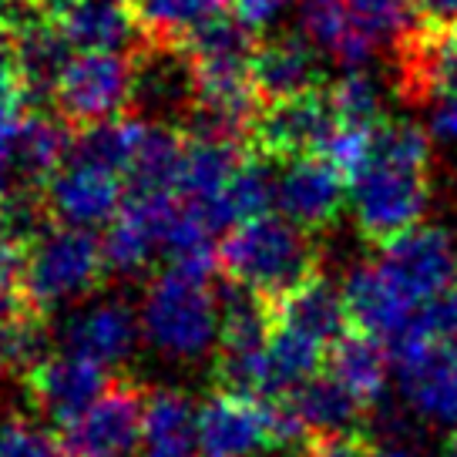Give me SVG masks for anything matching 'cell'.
I'll use <instances>...</instances> for the list:
<instances>
[{"instance_id": "obj_39", "label": "cell", "mask_w": 457, "mask_h": 457, "mask_svg": "<svg viewBox=\"0 0 457 457\" xmlns=\"http://www.w3.org/2000/svg\"><path fill=\"white\" fill-rule=\"evenodd\" d=\"M21 91V74H17V28L0 21V98Z\"/></svg>"}, {"instance_id": "obj_35", "label": "cell", "mask_w": 457, "mask_h": 457, "mask_svg": "<svg viewBox=\"0 0 457 457\" xmlns=\"http://www.w3.org/2000/svg\"><path fill=\"white\" fill-rule=\"evenodd\" d=\"M0 457H64L61 441L28 420H11L0 428Z\"/></svg>"}, {"instance_id": "obj_11", "label": "cell", "mask_w": 457, "mask_h": 457, "mask_svg": "<svg viewBox=\"0 0 457 457\" xmlns=\"http://www.w3.org/2000/svg\"><path fill=\"white\" fill-rule=\"evenodd\" d=\"M397 87L414 104L457 95V21L428 17L397 37Z\"/></svg>"}, {"instance_id": "obj_16", "label": "cell", "mask_w": 457, "mask_h": 457, "mask_svg": "<svg viewBox=\"0 0 457 457\" xmlns=\"http://www.w3.org/2000/svg\"><path fill=\"white\" fill-rule=\"evenodd\" d=\"M138 337H142L138 310H131L112 296L74 306L61 323V350H71V353L95 360L101 367L125 363Z\"/></svg>"}, {"instance_id": "obj_29", "label": "cell", "mask_w": 457, "mask_h": 457, "mask_svg": "<svg viewBox=\"0 0 457 457\" xmlns=\"http://www.w3.org/2000/svg\"><path fill=\"white\" fill-rule=\"evenodd\" d=\"M142 118H112L101 125H87L74 135L71 158H81V162H91L98 169H108L129 179L131 162H135L138 145H142Z\"/></svg>"}, {"instance_id": "obj_41", "label": "cell", "mask_w": 457, "mask_h": 457, "mask_svg": "<svg viewBox=\"0 0 457 457\" xmlns=\"http://www.w3.org/2000/svg\"><path fill=\"white\" fill-rule=\"evenodd\" d=\"M414 4L428 17H444V21H457V0H414Z\"/></svg>"}, {"instance_id": "obj_22", "label": "cell", "mask_w": 457, "mask_h": 457, "mask_svg": "<svg viewBox=\"0 0 457 457\" xmlns=\"http://www.w3.org/2000/svg\"><path fill=\"white\" fill-rule=\"evenodd\" d=\"M57 24L74 51H129L142 30L135 0H74Z\"/></svg>"}, {"instance_id": "obj_1", "label": "cell", "mask_w": 457, "mask_h": 457, "mask_svg": "<svg viewBox=\"0 0 457 457\" xmlns=\"http://www.w3.org/2000/svg\"><path fill=\"white\" fill-rule=\"evenodd\" d=\"M430 135L414 121L384 118L373 131L367 165L350 182V205L360 236L370 245H386L420 226L428 209Z\"/></svg>"}, {"instance_id": "obj_14", "label": "cell", "mask_w": 457, "mask_h": 457, "mask_svg": "<svg viewBox=\"0 0 457 457\" xmlns=\"http://www.w3.org/2000/svg\"><path fill=\"white\" fill-rule=\"evenodd\" d=\"M28 397L47 420L64 428L68 420L87 411L108 390V367L78 357L71 350H57L41 357L28 373Z\"/></svg>"}, {"instance_id": "obj_25", "label": "cell", "mask_w": 457, "mask_h": 457, "mask_svg": "<svg viewBox=\"0 0 457 457\" xmlns=\"http://www.w3.org/2000/svg\"><path fill=\"white\" fill-rule=\"evenodd\" d=\"M323 370L340 380L363 407H373L386 386L390 373V346L373 337H363L357 329H346L340 340L329 346Z\"/></svg>"}, {"instance_id": "obj_21", "label": "cell", "mask_w": 457, "mask_h": 457, "mask_svg": "<svg viewBox=\"0 0 457 457\" xmlns=\"http://www.w3.org/2000/svg\"><path fill=\"white\" fill-rule=\"evenodd\" d=\"M74 44L51 17H34L17 28V74L30 98H51L74 61Z\"/></svg>"}, {"instance_id": "obj_38", "label": "cell", "mask_w": 457, "mask_h": 457, "mask_svg": "<svg viewBox=\"0 0 457 457\" xmlns=\"http://www.w3.org/2000/svg\"><path fill=\"white\" fill-rule=\"evenodd\" d=\"M228 7L243 24H249L253 30H262L276 24L293 7V0H228Z\"/></svg>"}, {"instance_id": "obj_8", "label": "cell", "mask_w": 457, "mask_h": 457, "mask_svg": "<svg viewBox=\"0 0 457 457\" xmlns=\"http://www.w3.org/2000/svg\"><path fill=\"white\" fill-rule=\"evenodd\" d=\"M57 441L64 457H131L145 441V394L131 384L108 386L61 428Z\"/></svg>"}, {"instance_id": "obj_7", "label": "cell", "mask_w": 457, "mask_h": 457, "mask_svg": "<svg viewBox=\"0 0 457 457\" xmlns=\"http://www.w3.org/2000/svg\"><path fill=\"white\" fill-rule=\"evenodd\" d=\"M373 262L417 310L457 286V245L444 228H411L394 243L380 245Z\"/></svg>"}, {"instance_id": "obj_30", "label": "cell", "mask_w": 457, "mask_h": 457, "mask_svg": "<svg viewBox=\"0 0 457 457\" xmlns=\"http://www.w3.org/2000/svg\"><path fill=\"white\" fill-rule=\"evenodd\" d=\"M228 0H135L148 44H182L209 17L222 14Z\"/></svg>"}, {"instance_id": "obj_45", "label": "cell", "mask_w": 457, "mask_h": 457, "mask_svg": "<svg viewBox=\"0 0 457 457\" xmlns=\"http://www.w3.org/2000/svg\"><path fill=\"white\" fill-rule=\"evenodd\" d=\"M447 457H457V430H454V437L447 441Z\"/></svg>"}, {"instance_id": "obj_44", "label": "cell", "mask_w": 457, "mask_h": 457, "mask_svg": "<svg viewBox=\"0 0 457 457\" xmlns=\"http://www.w3.org/2000/svg\"><path fill=\"white\" fill-rule=\"evenodd\" d=\"M377 457H407V454H403V451H394V447H380Z\"/></svg>"}, {"instance_id": "obj_43", "label": "cell", "mask_w": 457, "mask_h": 457, "mask_svg": "<svg viewBox=\"0 0 457 457\" xmlns=\"http://www.w3.org/2000/svg\"><path fill=\"white\" fill-rule=\"evenodd\" d=\"M145 457H205L199 447H186V451H158V454H145Z\"/></svg>"}, {"instance_id": "obj_32", "label": "cell", "mask_w": 457, "mask_h": 457, "mask_svg": "<svg viewBox=\"0 0 457 457\" xmlns=\"http://www.w3.org/2000/svg\"><path fill=\"white\" fill-rule=\"evenodd\" d=\"M37 327L24 303H0V373H28L37 353Z\"/></svg>"}, {"instance_id": "obj_33", "label": "cell", "mask_w": 457, "mask_h": 457, "mask_svg": "<svg viewBox=\"0 0 457 457\" xmlns=\"http://www.w3.org/2000/svg\"><path fill=\"white\" fill-rule=\"evenodd\" d=\"M346 7L377 44L386 37H403L414 28V0H346Z\"/></svg>"}, {"instance_id": "obj_19", "label": "cell", "mask_w": 457, "mask_h": 457, "mask_svg": "<svg viewBox=\"0 0 457 457\" xmlns=\"http://www.w3.org/2000/svg\"><path fill=\"white\" fill-rule=\"evenodd\" d=\"M272 329L329 353V346L350 329L346 306H343V289H337L323 276L303 283L289 296L272 303Z\"/></svg>"}, {"instance_id": "obj_17", "label": "cell", "mask_w": 457, "mask_h": 457, "mask_svg": "<svg viewBox=\"0 0 457 457\" xmlns=\"http://www.w3.org/2000/svg\"><path fill=\"white\" fill-rule=\"evenodd\" d=\"M403 394L430 420H457V343L403 340L394 350Z\"/></svg>"}, {"instance_id": "obj_26", "label": "cell", "mask_w": 457, "mask_h": 457, "mask_svg": "<svg viewBox=\"0 0 457 457\" xmlns=\"http://www.w3.org/2000/svg\"><path fill=\"white\" fill-rule=\"evenodd\" d=\"M300 21L306 37L346 68L367 64L377 51V41L353 21L346 0H303Z\"/></svg>"}, {"instance_id": "obj_2", "label": "cell", "mask_w": 457, "mask_h": 457, "mask_svg": "<svg viewBox=\"0 0 457 457\" xmlns=\"http://www.w3.org/2000/svg\"><path fill=\"white\" fill-rule=\"evenodd\" d=\"M142 340L169 363H199L222 337V289L212 270L169 262L155 272L138 303Z\"/></svg>"}, {"instance_id": "obj_34", "label": "cell", "mask_w": 457, "mask_h": 457, "mask_svg": "<svg viewBox=\"0 0 457 457\" xmlns=\"http://www.w3.org/2000/svg\"><path fill=\"white\" fill-rule=\"evenodd\" d=\"M24 114L28 112L17 104V95L0 98V205L21 192L17 165H14V142H17V129H21Z\"/></svg>"}, {"instance_id": "obj_31", "label": "cell", "mask_w": 457, "mask_h": 457, "mask_svg": "<svg viewBox=\"0 0 457 457\" xmlns=\"http://www.w3.org/2000/svg\"><path fill=\"white\" fill-rule=\"evenodd\" d=\"M327 91L340 125H350V129H377L384 121V95H380V85H377V78L363 74L360 68H350Z\"/></svg>"}, {"instance_id": "obj_9", "label": "cell", "mask_w": 457, "mask_h": 457, "mask_svg": "<svg viewBox=\"0 0 457 457\" xmlns=\"http://www.w3.org/2000/svg\"><path fill=\"white\" fill-rule=\"evenodd\" d=\"M182 199L171 192H129L121 212L104 228V259L108 272L118 276H138L158 256H165L171 222L179 215Z\"/></svg>"}, {"instance_id": "obj_40", "label": "cell", "mask_w": 457, "mask_h": 457, "mask_svg": "<svg viewBox=\"0 0 457 457\" xmlns=\"http://www.w3.org/2000/svg\"><path fill=\"white\" fill-rule=\"evenodd\" d=\"M430 135L441 142H457V95L430 104Z\"/></svg>"}, {"instance_id": "obj_28", "label": "cell", "mask_w": 457, "mask_h": 457, "mask_svg": "<svg viewBox=\"0 0 457 457\" xmlns=\"http://www.w3.org/2000/svg\"><path fill=\"white\" fill-rule=\"evenodd\" d=\"M195 428H199V407H192V400L182 390L145 394V454L199 447Z\"/></svg>"}, {"instance_id": "obj_18", "label": "cell", "mask_w": 457, "mask_h": 457, "mask_svg": "<svg viewBox=\"0 0 457 457\" xmlns=\"http://www.w3.org/2000/svg\"><path fill=\"white\" fill-rule=\"evenodd\" d=\"M343 306H346V323L363 337H373L390 346L403 340V333L411 329L417 316V306L403 300L397 286L386 279L377 262L357 266L343 283Z\"/></svg>"}, {"instance_id": "obj_23", "label": "cell", "mask_w": 457, "mask_h": 457, "mask_svg": "<svg viewBox=\"0 0 457 457\" xmlns=\"http://www.w3.org/2000/svg\"><path fill=\"white\" fill-rule=\"evenodd\" d=\"M182 47L195 74H253L259 41L249 24L222 11L192 30Z\"/></svg>"}, {"instance_id": "obj_5", "label": "cell", "mask_w": 457, "mask_h": 457, "mask_svg": "<svg viewBox=\"0 0 457 457\" xmlns=\"http://www.w3.org/2000/svg\"><path fill=\"white\" fill-rule=\"evenodd\" d=\"M135 101V57L125 51H81L54 91V104L68 125L87 129L125 118Z\"/></svg>"}, {"instance_id": "obj_24", "label": "cell", "mask_w": 457, "mask_h": 457, "mask_svg": "<svg viewBox=\"0 0 457 457\" xmlns=\"http://www.w3.org/2000/svg\"><path fill=\"white\" fill-rule=\"evenodd\" d=\"M74 135L68 131L64 118H54L47 112H28L14 142V165L21 192H37L44 188L54 171L71 155Z\"/></svg>"}, {"instance_id": "obj_12", "label": "cell", "mask_w": 457, "mask_h": 457, "mask_svg": "<svg viewBox=\"0 0 457 457\" xmlns=\"http://www.w3.org/2000/svg\"><path fill=\"white\" fill-rule=\"evenodd\" d=\"M125 182H129L125 175H114L68 155V162L54 171V179L44 186V202L57 226L95 232L101 226L108 228L114 215L121 212V205L129 199Z\"/></svg>"}, {"instance_id": "obj_20", "label": "cell", "mask_w": 457, "mask_h": 457, "mask_svg": "<svg viewBox=\"0 0 457 457\" xmlns=\"http://www.w3.org/2000/svg\"><path fill=\"white\" fill-rule=\"evenodd\" d=\"M320 74H323L320 51H313V41L296 34H283L259 44L253 57V87L262 104L320 91Z\"/></svg>"}, {"instance_id": "obj_42", "label": "cell", "mask_w": 457, "mask_h": 457, "mask_svg": "<svg viewBox=\"0 0 457 457\" xmlns=\"http://www.w3.org/2000/svg\"><path fill=\"white\" fill-rule=\"evenodd\" d=\"M24 4H28L30 14H37V17H61L74 0H24Z\"/></svg>"}, {"instance_id": "obj_6", "label": "cell", "mask_w": 457, "mask_h": 457, "mask_svg": "<svg viewBox=\"0 0 457 457\" xmlns=\"http://www.w3.org/2000/svg\"><path fill=\"white\" fill-rule=\"evenodd\" d=\"M195 441L205 457H256L283 447V420L272 400L222 390L199 407Z\"/></svg>"}, {"instance_id": "obj_36", "label": "cell", "mask_w": 457, "mask_h": 457, "mask_svg": "<svg viewBox=\"0 0 457 457\" xmlns=\"http://www.w3.org/2000/svg\"><path fill=\"white\" fill-rule=\"evenodd\" d=\"M377 451H380V444L360 428L320 434L303 444V457H377Z\"/></svg>"}, {"instance_id": "obj_15", "label": "cell", "mask_w": 457, "mask_h": 457, "mask_svg": "<svg viewBox=\"0 0 457 457\" xmlns=\"http://www.w3.org/2000/svg\"><path fill=\"white\" fill-rule=\"evenodd\" d=\"M135 118L179 125L195 108V68L182 44H152L135 61Z\"/></svg>"}, {"instance_id": "obj_3", "label": "cell", "mask_w": 457, "mask_h": 457, "mask_svg": "<svg viewBox=\"0 0 457 457\" xmlns=\"http://www.w3.org/2000/svg\"><path fill=\"white\" fill-rule=\"evenodd\" d=\"M310 236L313 232L300 228L279 212L256 215L228 228L219 245V262L228 283L276 303L320 276V253Z\"/></svg>"}, {"instance_id": "obj_10", "label": "cell", "mask_w": 457, "mask_h": 457, "mask_svg": "<svg viewBox=\"0 0 457 457\" xmlns=\"http://www.w3.org/2000/svg\"><path fill=\"white\" fill-rule=\"evenodd\" d=\"M337 125L340 121H337L327 87L300 95V98L270 101V104H262L256 125H253V148H256V155H266L272 162L323 155Z\"/></svg>"}, {"instance_id": "obj_37", "label": "cell", "mask_w": 457, "mask_h": 457, "mask_svg": "<svg viewBox=\"0 0 457 457\" xmlns=\"http://www.w3.org/2000/svg\"><path fill=\"white\" fill-rule=\"evenodd\" d=\"M21 256L24 249L0 226V303H14V296L21 293Z\"/></svg>"}, {"instance_id": "obj_27", "label": "cell", "mask_w": 457, "mask_h": 457, "mask_svg": "<svg viewBox=\"0 0 457 457\" xmlns=\"http://www.w3.org/2000/svg\"><path fill=\"white\" fill-rule=\"evenodd\" d=\"M188 138L175 125L145 121L142 145L129 171V192H171L179 195Z\"/></svg>"}, {"instance_id": "obj_4", "label": "cell", "mask_w": 457, "mask_h": 457, "mask_svg": "<svg viewBox=\"0 0 457 457\" xmlns=\"http://www.w3.org/2000/svg\"><path fill=\"white\" fill-rule=\"evenodd\" d=\"M108 272L104 245L95 232L51 226L24 245L21 256V303L34 316L74 310L98 289Z\"/></svg>"}, {"instance_id": "obj_13", "label": "cell", "mask_w": 457, "mask_h": 457, "mask_svg": "<svg viewBox=\"0 0 457 457\" xmlns=\"http://www.w3.org/2000/svg\"><path fill=\"white\" fill-rule=\"evenodd\" d=\"M350 202V179L329 158L303 155L279 162L276 171V212L306 232H323L340 219Z\"/></svg>"}]
</instances>
